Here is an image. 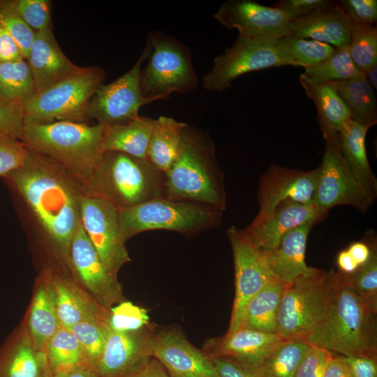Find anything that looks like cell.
Here are the masks:
<instances>
[{
  "instance_id": "1",
  "label": "cell",
  "mask_w": 377,
  "mask_h": 377,
  "mask_svg": "<svg viewBox=\"0 0 377 377\" xmlns=\"http://www.w3.org/2000/svg\"><path fill=\"white\" fill-rule=\"evenodd\" d=\"M3 178L24 201L52 251L66 265L80 223L82 185L54 162L28 148L23 164Z\"/></svg>"
},
{
  "instance_id": "2",
  "label": "cell",
  "mask_w": 377,
  "mask_h": 377,
  "mask_svg": "<svg viewBox=\"0 0 377 377\" xmlns=\"http://www.w3.org/2000/svg\"><path fill=\"white\" fill-rule=\"evenodd\" d=\"M163 196L171 200L225 210L226 196L223 175L207 133L186 126L178 154L164 173Z\"/></svg>"
},
{
  "instance_id": "3",
  "label": "cell",
  "mask_w": 377,
  "mask_h": 377,
  "mask_svg": "<svg viewBox=\"0 0 377 377\" xmlns=\"http://www.w3.org/2000/svg\"><path fill=\"white\" fill-rule=\"evenodd\" d=\"M104 130L105 126L100 124L24 120L20 141L60 166L84 191L103 154Z\"/></svg>"
},
{
  "instance_id": "4",
  "label": "cell",
  "mask_w": 377,
  "mask_h": 377,
  "mask_svg": "<svg viewBox=\"0 0 377 377\" xmlns=\"http://www.w3.org/2000/svg\"><path fill=\"white\" fill-rule=\"evenodd\" d=\"M371 316L346 274L334 272L327 313L306 340L313 346L339 355H375L369 331Z\"/></svg>"
},
{
  "instance_id": "5",
  "label": "cell",
  "mask_w": 377,
  "mask_h": 377,
  "mask_svg": "<svg viewBox=\"0 0 377 377\" xmlns=\"http://www.w3.org/2000/svg\"><path fill=\"white\" fill-rule=\"evenodd\" d=\"M86 195L103 198L118 209L164 198V173L147 160L103 152L87 184Z\"/></svg>"
},
{
  "instance_id": "6",
  "label": "cell",
  "mask_w": 377,
  "mask_h": 377,
  "mask_svg": "<svg viewBox=\"0 0 377 377\" xmlns=\"http://www.w3.org/2000/svg\"><path fill=\"white\" fill-rule=\"evenodd\" d=\"M105 77L97 66L80 67L36 94L22 106L24 120L84 122L89 102Z\"/></svg>"
},
{
  "instance_id": "7",
  "label": "cell",
  "mask_w": 377,
  "mask_h": 377,
  "mask_svg": "<svg viewBox=\"0 0 377 377\" xmlns=\"http://www.w3.org/2000/svg\"><path fill=\"white\" fill-rule=\"evenodd\" d=\"M151 50L140 71V88L149 103L168 99L172 93L194 90L199 80L188 46L161 31L149 33Z\"/></svg>"
},
{
  "instance_id": "8",
  "label": "cell",
  "mask_w": 377,
  "mask_h": 377,
  "mask_svg": "<svg viewBox=\"0 0 377 377\" xmlns=\"http://www.w3.org/2000/svg\"><path fill=\"white\" fill-rule=\"evenodd\" d=\"M333 270L317 269L285 284L277 319V334L283 340H306L324 318L330 304Z\"/></svg>"
},
{
  "instance_id": "9",
  "label": "cell",
  "mask_w": 377,
  "mask_h": 377,
  "mask_svg": "<svg viewBox=\"0 0 377 377\" xmlns=\"http://www.w3.org/2000/svg\"><path fill=\"white\" fill-rule=\"evenodd\" d=\"M120 228L127 241L142 232L167 230L193 234L222 221L223 212L200 204L158 198L118 209Z\"/></svg>"
},
{
  "instance_id": "10",
  "label": "cell",
  "mask_w": 377,
  "mask_h": 377,
  "mask_svg": "<svg viewBox=\"0 0 377 377\" xmlns=\"http://www.w3.org/2000/svg\"><path fill=\"white\" fill-rule=\"evenodd\" d=\"M324 139L325 147L312 205L323 219L338 205H349L366 212L377 194L364 187L350 170L341 154L338 134Z\"/></svg>"
},
{
  "instance_id": "11",
  "label": "cell",
  "mask_w": 377,
  "mask_h": 377,
  "mask_svg": "<svg viewBox=\"0 0 377 377\" xmlns=\"http://www.w3.org/2000/svg\"><path fill=\"white\" fill-rule=\"evenodd\" d=\"M281 66L293 64L275 44L239 36L232 46L215 57L212 68L203 76L202 84L209 91L223 93L242 75Z\"/></svg>"
},
{
  "instance_id": "12",
  "label": "cell",
  "mask_w": 377,
  "mask_h": 377,
  "mask_svg": "<svg viewBox=\"0 0 377 377\" xmlns=\"http://www.w3.org/2000/svg\"><path fill=\"white\" fill-rule=\"evenodd\" d=\"M151 47L148 39L140 57L129 71L98 87L89 104V118L109 126L126 123L140 116V108L150 103L141 91L140 71Z\"/></svg>"
},
{
  "instance_id": "13",
  "label": "cell",
  "mask_w": 377,
  "mask_h": 377,
  "mask_svg": "<svg viewBox=\"0 0 377 377\" xmlns=\"http://www.w3.org/2000/svg\"><path fill=\"white\" fill-rule=\"evenodd\" d=\"M80 223L105 265L114 274L131 261L118 216V209L108 201L83 194Z\"/></svg>"
},
{
  "instance_id": "14",
  "label": "cell",
  "mask_w": 377,
  "mask_h": 377,
  "mask_svg": "<svg viewBox=\"0 0 377 377\" xmlns=\"http://www.w3.org/2000/svg\"><path fill=\"white\" fill-rule=\"evenodd\" d=\"M227 234L233 254L235 284V296L226 333L230 334L239 328L247 303L274 276L263 252L249 239L243 230L231 226Z\"/></svg>"
},
{
  "instance_id": "15",
  "label": "cell",
  "mask_w": 377,
  "mask_h": 377,
  "mask_svg": "<svg viewBox=\"0 0 377 377\" xmlns=\"http://www.w3.org/2000/svg\"><path fill=\"white\" fill-rule=\"evenodd\" d=\"M66 266L73 279L104 308L110 310L124 300L117 275L102 262L81 223L71 241Z\"/></svg>"
},
{
  "instance_id": "16",
  "label": "cell",
  "mask_w": 377,
  "mask_h": 377,
  "mask_svg": "<svg viewBox=\"0 0 377 377\" xmlns=\"http://www.w3.org/2000/svg\"><path fill=\"white\" fill-rule=\"evenodd\" d=\"M213 17L228 29H236L240 36L275 44L289 35L290 22L286 12L252 0H228L221 3Z\"/></svg>"
},
{
  "instance_id": "17",
  "label": "cell",
  "mask_w": 377,
  "mask_h": 377,
  "mask_svg": "<svg viewBox=\"0 0 377 377\" xmlns=\"http://www.w3.org/2000/svg\"><path fill=\"white\" fill-rule=\"evenodd\" d=\"M154 334L150 326L134 332L110 328L94 371L98 377H133L152 357Z\"/></svg>"
},
{
  "instance_id": "18",
  "label": "cell",
  "mask_w": 377,
  "mask_h": 377,
  "mask_svg": "<svg viewBox=\"0 0 377 377\" xmlns=\"http://www.w3.org/2000/svg\"><path fill=\"white\" fill-rule=\"evenodd\" d=\"M319 170V165L310 171L271 165L259 183V212L255 219L268 215L284 200L312 204Z\"/></svg>"
},
{
  "instance_id": "19",
  "label": "cell",
  "mask_w": 377,
  "mask_h": 377,
  "mask_svg": "<svg viewBox=\"0 0 377 377\" xmlns=\"http://www.w3.org/2000/svg\"><path fill=\"white\" fill-rule=\"evenodd\" d=\"M151 354L168 371L199 377H220L209 357L192 345L177 329L154 333Z\"/></svg>"
},
{
  "instance_id": "20",
  "label": "cell",
  "mask_w": 377,
  "mask_h": 377,
  "mask_svg": "<svg viewBox=\"0 0 377 377\" xmlns=\"http://www.w3.org/2000/svg\"><path fill=\"white\" fill-rule=\"evenodd\" d=\"M44 269L61 327L70 329L78 323L87 320L109 323L110 310L100 305L73 279L50 268Z\"/></svg>"
},
{
  "instance_id": "21",
  "label": "cell",
  "mask_w": 377,
  "mask_h": 377,
  "mask_svg": "<svg viewBox=\"0 0 377 377\" xmlns=\"http://www.w3.org/2000/svg\"><path fill=\"white\" fill-rule=\"evenodd\" d=\"M322 219L312 204L287 200L279 203L268 215L254 219L242 230L249 239L265 252L274 249L292 229L306 222L317 223Z\"/></svg>"
},
{
  "instance_id": "22",
  "label": "cell",
  "mask_w": 377,
  "mask_h": 377,
  "mask_svg": "<svg viewBox=\"0 0 377 377\" xmlns=\"http://www.w3.org/2000/svg\"><path fill=\"white\" fill-rule=\"evenodd\" d=\"M282 341L277 334L241 327L207 340L202 350L209 357H228L256 371Z\"/></svg>"
},
{
  "instance_id": "23",
  "label": "cell",
  "mask_w": 377,
  "mask_h": 377,
  "mask_svg": "<svg viewBox=\"0 0 377 377\" xmlns=\"http://www.w3.org/2000/svg\"><path fill=\"white\" fill-rule=\"evenodd\" d=\"M351 27L352 22L348 15L339 3H334L291 20L288 29V36L341 48L348 46Z\"/></svg>"
},
{
  "instance_id": "24",
  "label": "cell",
  "mask_w": 377,
  "mask_h": 377,
  "mask_svg": "<svg viewBox=\"0 0 377 377\" xmlns=\"http://www.w3.org/2000/svg\"><path fill=\"white\" fill-rule=\"evenodd\" d=\"M315 223L309 221L292 229L274 249L263 251L274 278L286 284L316 271L305 263L307 238Z\"/></svg>"
},
{
  "instance_id": "25",
  "label": "cell",
  "mask_w": 377,
  "mask_h": 377,
  "mask_svg": "<svg viewBox=\"0 0 377 377\" xmlns=\"http://www.w3.org/2000/svg\"><path fill=\"white\" fill-rule=\"evenodd\" d=\"M26 60L34 77L36 92L57 82L79 67L63 52L52 29L35 34Z\"/></svg>"
},
{
  "instance_id": "26",
  "label": "cell",
  "mask_w": 377,
  "mask_h": 377,
  "mask_svg": "<svg viewBox=\"0 0 377 377\" xmlns=\"http://www.w3.org/2000/svg\"><path fill=\"white\" fill-rule=\"evenodd\" d=\"M0 377H50L45 354L21 325L0 347Z\"/></svg>"
},
{
  "instance_id": "27",
  "label": "cell",
  "mask_w": 377,
  "mask_h": 377,
  "mask_svg": "<svg viewBox=\"0 0 377 377\" xmlns=\"http://www.w3.org/2000/svg\"><path fill=\"white\" fill-rule=\"evenodd\" d=\"M20 325L44 353L49 340L61 327L45 269L36 280L30 306Z\"/></svg>"
},
{
  "instance_id": "28",
  "label": "cell",
  "mask_w": 377,
  "mask_h": 377,
  "mask_svg": "<svg viewBox=\"0 0 377 377\" xmlns=\"http://www.w3.org/2000/svg\"><path fill=\"white\" fill-rule=\"evenodd\" d=\"M300 83L314 103L323 138L339 134L350 120V112L339 94L327 83H315L303 73Z\"/></svg>"
},
{
  "instance_id": "29",
  "label": "cell",
  "mask_w": 377,
  "mask_h": 377,
  "mask_svg": "<svg viewBox=\"0 0 377 377\" xmlns=\"http://www.w3.org/2000/svg\"><path fill=\"white\" fill-rule=\"evenodd\" d=\"M154 119L139 116L124 124L105 126L103 151H119L146 159Z\"/></svg>"
},
{
  "instance_id": "30",
  "label": "cell",
  "mask_w": 377,
  "mask_h": 377,
  "mask_svg": "<svg viewBox=\"0 0 377 377\" xmlns=\"http://www.w3.org/2000/svg\"><path fill=\"white\" fill-rule=\"evenodd\" d=\"M285 284L274 277L254 295L245 307L239 328L277 334L279 309Z\"/></svg>"
},
{
  "instance_id": "31",
  "label": "cell",
  "mask_w": 377,
  "mask_h": 377,
  "mask_svg": "<svg viewBox=\"0 0 377 377\" xmlns=\"http://www.w3.org/2000/svg\"><path fill=\"white\" fill-rule=\"evenodd\" d=\"M187 125L170 117L154 119L146 159L155 168L163 173L170 168L178 154Z\"/></svg>"
},
{
  "instance_id": "32",
  "label": "cell",
  "mask_w": 377,
  "mask_h": 377,
  "mask_svg": "<svg viewBox=\"0 0 377 377\" xmlns=\"http://www.w3.org/2000/svg\"><path fill=\"white\" fill-rule=\"evenodd\" d=\"M369 128L350 120L338 134L339 147L350 170L367 188L377 194V179L367 158L365 139Z\"/></svg>"
},
{
  "instance_id": "33",
  "label": "cell",
  "mask_w": 377,
  "mask_h": 377,
  "mask_svg": "<svg viewBox=\"0 0 377 377\" xmlns=\"http://www.w3.org/2000/svg\"><path fill=\"white\" fill-rule=\"evenodd\" d=\"M346 105L351 120L368 128L377 123V103L374 90L364 75L360 77L327 82Z\"/></svg>"
},
{
  "instance_id": "34",
  "label": "cell",
  "mask_w": 377,
  "mask_h": 377,
  "mask_svg": "<svg viewBox=\"0 0 377 377\" xmlns=\"http://www.w3.org/2000/svg\"><path fill=\"white\" fill-rule=\"evenodd\" d=\"M36 94L33 75L26 59L0 63V100L22 108Z\"/></svg>"
},
{
  "instance_id": "35",
  "label": "cell",
  "mask_w": 377,
  "mask_h": 377,
  "mask_svg": "<svg viewBox=\"0 0 377 377\" xmlns=\"http://www.w3.org/2000/svg\"><path fill=\"white\" fill-rule=\"evenodd\" d=\"M45 354L50 376L55 373L87 367L80 343L68 328L61 327L55 332L45 347Z\"/></svg>"
},
{
  "instance_id": "36",
  "label": "cell",
  "mask_w": 377,
  "mask_h": 377,
  "mask_svg": "<svg viewBox=\"0 0 377 377\" xmlns=\"http://www.w3.org/2000/svg\"><path fill=\"white\" fill-rule=\"evenodd\" d=\"M310 346L307 340H283L256 372L261 377H294Z\"/></svg>"
},
{
  "instance_id": "37",
  "label": "cell",
  "mask_w": 377,
  "mask_h": 377,
  "mask_svg": "<svg viewBox=\"0 0 377 377\" xmlns=\"http://www.w3.org/2000/svg\"><path fill=\"white\" fill-rule=\"evenodd\" d=\"M303 74L315 83L354 79L364 75L354 65L348 46L335 48L334 52L327 59L304 68Z\"/></svg>"
},
{
  "instance_id": "38",
  "label": "cell",
  "mask_w": 377,
  "mask_h": 377,
  "mask_svg": "<svg viewBox=\"0 0 377 377\" xmlns=\"http://www.w3.org/2000/svg\"><path fill=\"white\" fill-rule=\"evenodd\" d=\"M275 46L292 62L293 66L304 68L324 61L335 51L330 45L290 36L279 39Z\"/></svg>"
},
{
  "instance_id": "39",
  "label": "cell",
  "mask_w": 377,
  "mask_h": 377,
  "mask_svg": "<svg viewBox=\"0 0 377 377\" xmlns=\"http://www.w3.org/2000/svg\"><path fill=\"white\" fill-rule=\"evenodd\" d=\"M349 52L357 69L362 73L377 64V27L352 22Z\"/></svg>"
},
{
  "instance_id": "40",
  "label": "cell",
  "mask_w": 377,
  "mask_h": 377,
  "mask_svg": "<svg viewBox=\"0 0 377 377\" xmlns=\"http://www.w3.org/2000/svg\"><path fill=\"white\" fill-rule=\"evenodd\" d=\"M70 330L83 349L87 367L94 371L110 331L109 323L102 320L83 321L73 325Z\"/></svg>"
},
{
  "instance_id": "41",
  "label": "cell",
  "mask_w": 377,
  "mask_h": 377,
  "mask_svg": "<svg viewBox=\"0 0 377 377\" xmlns=\"http://www.w3.org/2000/svg\"><path fill=\"white\" fill-rule=\"evenodd\" d=\"M346 276L357 295L372 315L377 311V254L373 247L370 259L351 274Z\"/></svg>"
},
{
  "instance_id": "42",
  "label": "cell",
  "mask_w": 377,
  "mask_h": 377,
  "mask_svg": "<svg viewBox=\"0 0 377 377\" xmlns=\"http://www.w3.org/2000/svg\"><path fill=\"white\" fill-rule=\"evenodd\" d=\"M110 328L117 332H134L150 326L149 317L144 308L124 300L110 309Z\"/></svg>"
},
{
  "instance_id": "43",
  "label": "cell",
  "mask_w": 377,
  "mask_h": 377,
  "mask_svg": "<svg viewBox=\"0 0 377 377\" xmlns=\"http://www.w3.org/2000/svg\"><path fill=\"white\" fill-rule=\"evenodd\" d=\"M0 26L14 39L27 59L36 33L14 10L10 0L0 1Z\"/></svg>"
},
{
  "instance_id": "44",
  "label": "cell",
  "mask_w": 377,
  "mask_h": 377,
  "mask_svg": "<svg viewBox=\"0 0 377 377\" xmlns=\"http://www.w3.org/2000/svg\"><path fill=\"white\" fill-rule=\"evenodd\" d=\"M12 7L35 32L52 29L49 0H10Z\"/></svg>"
},
{
  "instance_id": "45",
  "label": "cell",
  "mask_w": 377,
  "mask_h": 377,
  "mask_svg": "<svg viewBox=\"0 0 377 377\" xmlns=\"http://www.w3.org/2000/svg\"><path fill=\"white\" fill-rule=\"evenodd\" d=\"M27 148L17 139L0 138V177H4L21 166Z\"/></svg>"
},
{
  "instance_id": "46",
  "label": "cell",
  "mask_w": 377,
  "mask_h": 377,
  "mask_svg": "<svg viewBox=\"0 0 377 377\" xmlns=\"http://www.w3.org/2000/svg\"><path fill=\"white\" fill-rule=\"evenodd\" d=\"M334 353L311 344L302 358L294 377H323Z\"/></svg>"
},
{
  "instance_id": "47",
  "label": "cell",
  "mask_w": 377,
  "mask_h": 377,
  "mask_svg": "<svg viewBox=\"0 0 377 377\" xmlns=\"http://www.w3.org/2000/svg\"><path fill=\"white\" fill-rule=\"evenodd\" d=\"M24 117L22 108L0 100V138L21 139Z\"/></svg>"
},
{
  "instance_id": "48",
  "label": "cell",
  "mask_w": 377,
  "mask_h": 377,
  "mask_svg": "<svg viewBox=\"0 0 377 377\" xmlns=\"http://www.w3.org/2000/svg\"><path fill=\"white\" fill-rule=\"evenodd\" d=\"M339 3L352 22L376 25V0H341Z\"/></svg>"
},
{
  "instance_id": "49",
  "label": "cell",
  "mask_w": 377,
  "mask_h": 377,
  "mask_svg": "<svg viewBox=\"0 0 377 377\" xmlns=\"http://www.w3.org/2000/svg\"><path fill=\"white\" fill-rule=\"evenodd\" d=\"M334 3V1L329 0H281L273 4L272 6L286 12L291 21L306 16Z\"/></svg>"
},
{
  "instance_id": "50",
  "label": "cell",
  "mask_w": 377,
  "mask_h": 377,
  "mask_svg": "<svg viewBox=\"0 0 377 377\" xmlns=\"http://www.w3.org/2000/svg\"><path fill=\"white\" fill-rule=\"evenodd\" d=\"M350 377H377V362L375 355H341Z\"/></svg>"
},
{
  "instance_id": "51",
  "label": "cell",
  "mask_w": 377,
  "mask_h": 377,
  "mask_svg": "<svg viewBox=\"0 0 377 377\" xmlns=\"http://www.w3.org/2000/svg\"><path fill=\"white\" fill-rule=\"evenodd\" d=\"M209 358L220 377H261L256 371L232 359L225 357Z\"/></svg>"
},
{
  "instance_id": "52",
  "label": "cell",
  "mask_w": 377,
  "mask_h": 377,
  "mask_svg": "<svg viewBox=\"0 0 377 377\" xmlns=\"http://www.w3.org/2000/svg\"><path fill=\"white\" fill-rule=\"evenodd\" d=\"M25 59L18 45L10 35L0 26V63Z\"/></svg>"
},
{
  "instance_id": "53",
  "label": "cell",
  "mask_w": 377,
  "mask_h": 377,
  "mask_svg": "<svg viewBox=\"0 0 377 377\" xmlns=\"http://www.w3.org/2000/svg\"><path fill=\"white\" fill-rule=\"evenodd\" d=\"M357 265L360 267L365 264L371 258L373 247L363 242L352 243L346 249Z\"/></svg>"
},
{
  "instance_id": "54",
  "label": "cell",
  "mask_w": 377,
  "mask_h": 377,
  "mask_svg": "<svg viewBox=\"0 0 377 377\" xmlns=\"http://www.w3.org/2000/svg\"><path fill=\"white\" fill-rule=\"evenodd\" d=\"M133 377H170V375L163 364L151 357Z\"/></svg>"
},
{
  "instance_id": "55",
  "label": "cell",
  "mask_w": 377,
  "mask_h": 377,
  "mask_svg": "<svg viewBox=\"0 0 377 377\" xmlns=\"http://www.w3.org/2000/svg\"><path fill=\"white\" fill-rule=\"evenodd\" d=\"M323 377H350L341 355H333L325 369Z\"/></svg>"
},
{
  "instance_id": "56",
  "label": "cell",
  "mask_w": 377,
  "mask_h": 377,
  "mask_svg": "<svg viewBox=\"0 0 377 377\" xmlns=\"http://www.w3.org/2000/svg\"><path fill=\"white\" fill-rule=\"evenodd\" d=\"M337 263L340 272L346 274H353L359 267L346 249L338 254Z\"/></svg>"
},
{
  "instance_id": "57",
  "label": "cell",
  "mask_w": 377,
  "mask_h": 377,
  "mask_svg": "<svg viewBox=\"0 0 377 377\" xmlns=\"http://www.w3.org/2000/svg\"><path fill=\"white\" fill-rule=\"evenodd\" d=\"M50 377H98L91 368L81 367L69 371L55 373Z\"/></svg>"
},
{
  "instance_id": "58",
  "label": "cell",
  "mask_w": 377,
  "mask_h": 377,
  "mask_svg": "<svg viewBox=\"0 0 377 377\" xmlns=\"http://www.w3.org/2000/svg\"><path fill=\"white\" fill-rule=\"evenodd\" d=\"M368 83L373 89H377V64L368 68L364 73Z\"/></svg>"
},
{
  "instance_id": "59",
  "label": "cell",
  "mask_w": 377,
  "mask_h": 377,
  "mask_svg": "<svg viewBox=\"0 0 377 377\" xmlns=\"http://www.w3.org/2000/svg\"><path fill=\"white\" fill-rule=\"evenodd\" d=\"M168 372L170 375V377H199V376H193V375H186V374L173 373L168 371Z\"/></svg>"
}]
</instances>
